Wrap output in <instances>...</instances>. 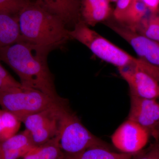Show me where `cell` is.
<instances>
[{"label":"cell","mask_w":159,"mask_h":159,"mask_svg":"<svg viewBox=\"0 0 159 159\" xmlns=\"http://www.w3.org/2000/svg\"><path fill=\"white\" fill-rule=\"evenodd\" d=\"M142 2L152 14H156L159 7V0H139Z\"/></svg>","instance_id":"cb8c5ba5"},{"label":"cell","mask_w":159,"mask_h":159,"mask_svg":"<svg viewBox=\"0 0 159 159\" xmlns=\"http://www.w3.org/2000/svg\"><path fill=\"white\" fill-rule=\"evenodd\" d=\"M22 86L20 83L16 80L3 67L0 62V92Z\"/></svg>","instance_id":"44dd1931"},{"label":"cell","mask_w":159,"mask_h":159,"mask_svg":"<svg viewBox=\"0 0 159 159\" xmlns=\"http://www.w3.org/2000/svg\"><path fill=\"white\" fill-rule=\"evenodd\" d=\"M130 30L159 43V16L152 14L148 19L144 18L140 24Z\"/></svg>","instance_id":"d6986e66"},{"label":"cell","mask_w":159,"mask_h":159,"mask_svg":"<svg viewBox=\"0 0 159 159\" xmlns=\"http://www.w3.org/2000/svg\"><path fill=\"white\" fill-rule=\"evenodd\" d=\"M34 147L31 136L26 129L0 142V151L20 158H23Z\"/></svg>","instance_id":"5bb4252c"},{"label":"cell","mask_w":159,"mask_h":159,"mask_svg":"<svg viewBox=\"0 0 159 159\" xmlns=\"http://www.w3.org/2000/svg\"><path fill=\"white\" fill-rule=\"evenodd\" d=\"M109 27L129 44L139 59L159 68V43L121 24H109Z\"/></svg>","instance_id":"9c48e42d"},{"label":"cell","mask_w":159,"mask_h":159,"mask_svg":"<svg viewBox=\"0 0 159 159\" xmlns=\"http://www.w3.org/2000/svg\"><path fill=\"white\" fill-rule=\"evenodd\" d=\"M133 159H159V142H156L145 151L134 154Z\"/></svg>","instance_id":"7402d4cb"},{"label":"cell","mask_w":159,"mask_h":159,"mask_svg":"<svg viewBox=\"0 0 159 159\" xmlns=\"http://www.w3.org/2000/svg\"><path fill=\"white\" fill-rule=\"evenodd\" d=\"M47 11L57 16L67 24L75 25L79 20L80 2L79 0H36Z\"/></svg>","instance_id":"8fae6325"},{"label":"cell","mask_w":159,"mask_h":159,"mask_svg":"<svg viewBox=\"0 0 159 159\" xmlns=\"http://www.w3.org/2000/svg\"><path fill=\"white\" fill-rule=\"evenodd\" d=\"M18 17L23 41L52 51L70 39L64 21L35 2L25 6Z\"/></svg>","instance_id":"7a4b0ae2"},{"label":"cell","mask_w":159,"mask_h":159,"mask_svg":"<svg viewBox=\"0 0 159 159\" xmlns=\"http://www.w3.org/2000/svg\"><path fill=\"white\" fill-rule=\"evenodd\" d=\"M30 2L29 0H0V12L18 14Z\"/></svg>","instance_id":"ffe728a7"},{"label":"cell","mask_w":159,"mask_h":159,"mask_svg":"<svg viewBox=\"0 0 159 159\" xmlns=\"http://www.w3.org/2000/svg\"><path fill=\"white\" fill-rule=\"evenodd\" d=\"M156 142H159V129L158 130V137H157V140Z\"/></svg>","instance_id":"d4e9b609"},{"label":"cell","mask_w":159,"mask_h":159,"mask_svg":"<svg viewBox=\"0 0 159 159\" xmlns=\"http://www.w3.org/2000/svg\"><path fill=\"white\" fill-rule=\"evenodd\" d=\"M64 159H132L133 154L118 153L111 149L94 147L74 154H65Z\"/></svg>","instance_id":"2e32d148"},{"label":"cell","mask_w":159,"mask_h":159,"mask_svg":"<svg viewBox=\"0 0 159 159\" xmlns=\"http://www.w3.org/2000/svg\"><path fill=\"white\" fill-rule=\"evenodd\" d=\"M118 70L128 83L130 96L145 99L159 98V68L141 60L137 64Z\"/></svg>","instance_id":"52a82bcc"},{"label":"cell","mask_w":159,"mask_h":159,"mask_svg":"<svg viewBox=\"0 0 159 159\" xmlns=\"http://www.w3.org/2000/svg\"><path fill=\"white\" fill-rule=\"evenodd\" d=\"M148 10L142 2L139 0H134L122 22L119 24L128 29H133L145 18L144 17Z\"/></svg>","instance_id":"ac0fdd59"},{"label":"cell","mask_w":159,"mask_h":159,"mask_svg":"<svg viewBox=\"0 0 159 159\" xmlns=\"http://www.w3.org/2000/svg\"><path fill=\"white\" fill-rule=\"evenodd\" d=\"M70 105L67 99L48 108L30 115L23 120L34 147L48 142L59 135L65 109Z\"/></svg>","instance_id":"8992f818"},{"label":"cell","mask_w":159,"mask_h":159,"mask_svg":"<svg viewBox=\"0 0 159 159\" xmlns=\"http://www.w3.org/2000/svg\"><path fill=\"white\" fill-rule=\"evenodd\" d=\"M127 119L141 125L157 141L159 129V102L157 99L130 96V109Z\"/></svg>","instance_id":"30bf717a"},{"label":"cell","mask_w":159,"mask_h":159,"mask_svg":"<svg viewBox=\"0 0 159 159\" xmlns=\"http://www.w3.org/2000/svg\"><path fill=\"white\" fill-rule=\"evenodd\" d=\"M149 136L146 129L127 119L115 131L111 139L114 146L121 152L134 154L145 147Z\"/></svg>","instance_id":"ba28073f"},{"label":"cell","mask_w":159,"mask_h":159,"mask_svg":"<svg viewBox=\"0 0 159 159\" xmlns=\"http://www.w3.org/2000/svg\"><path fill=\"white\" fill-rule=\"evenodd\" d=\"M68 33L70 39L84 45L98 58L118 69L140 61L139 58L134 57L91 29L82 20L75 24L74 29L69 30Z\"/></svg>","instance_id":"3957f363"},{"label":"cell","mask_w":159,"mask_h":159,"mask_svg":"<svg viewBox=\"0 0 159 159\" xmlns=\"http://www.w3.org/2000/svg\"><path fill=\"white\" fill-rule=\"evenodd\" d=\"M111 2H117L118 0H109Z\"/></svg>","instance_id":"484cf974"},{"label":"cell","mask_w":159,"mask_h":159,"mask_svg":"<svg viewBox=\"0 0 159 159\" xmlns=\"http://www.w3.org/2000/svg\"><path fill=\"white\" fill-rule=\"evenodd\" d=\"M58 135L61 148L66 154L79 153L94 147L111 149L107 143L86 128L70 105L63 113Z\"/></svg>","instance_id":"5b68a950"},{"label":"cell","mask_w":159,"mask_h":159,"mask_svg":"<svg viewBox=\"0 0 159 159\" xmlns=\"http://www.w3.org/2000/svg\"><path fill=\"white\" fill-rule=\"evenodd\" d=\"M64 152L61 148L59 135L38 147H34L23 159H64Z\"/></svg>","instance_id":"9a60e30c"},{"label":"cell","mask_w":159,"mask_h":159,"mask_svg":"<svg viewBox=\"0 0 159 159\" xmlns=\"http://www.w3.org/2000/svg\"><path fill=\"white\" fill-rule=\"evenodd\" d=\"M21 41L18 15L0 12V49Z\"/></svg>","instance_id":"4fadbf2b"},{"label":"cell","mask_w":159,"mask_h":159,"mask_svg":"<svg viewBox=\"0 0 159 159\" xmlns=\"http://www.w3.org/2000/svg\"><path fill=\"white\" fill-rule=\"evenodd\" d=\"M34 89L22 86L0 92V106L14 115L22 122L26 117L63 101Z\"/></svg>","instance_id":"277c9868"},{"label":"cell","mask_w":159,"mask_h":159,"mask_svg":"<svg viewBox=\"0 0 159 159\" xmlns=\"http://www.w3.org/2000/svg\"><path fill=\"white\" fill-rule=\"evenodd\" d=\"M22 122L13 114L0 110V142L17 134Z\"/></svg>","instance_id":"e0dca14e"},{"label":"cell","mask_w":159,"mask_h":159,"mask_svg":"<svg viewBox=\"0 0 159 159\" xmlns=\"http://www.w3.org/2000/svg\"><path fill=\"white\" fill-rule=\"evenodd\" d=\"M134 0H118L116 6L113 11L114 17L119 23H121L126 11Z\"/></svg>","instance_id":"603a6c76"},{"label":"cell","mask_w":159,"mask_h":159,"mask_svg":"<svg viewBox=\"0 0 159 159\" xmlns=\"http://www.w3.org/2000/svg\"><path fill=\"white\" fill-rule=\"evenodd\" d=\"M51 51L21 41L0 49V61L15 72L23 86L59 98L61 97L56 91L54 76L48 65V54Z\"/></svg>","instance_id":"6da1fadb"},{"label":"cell","mask_w":159,"mask_h":159,"mask_svg":"<svg viewBox=\"0 0 159 159\" xmlns=\"http://www.w3.org/2000/svg\"><path fill=\"white\" fill-rule=\"evenodd\" d=\"M109 0H81L80 15L89 26H95L107 19L111 13Z\"/></svg>","instance_id":"7c38bea8"}]
</instances>
